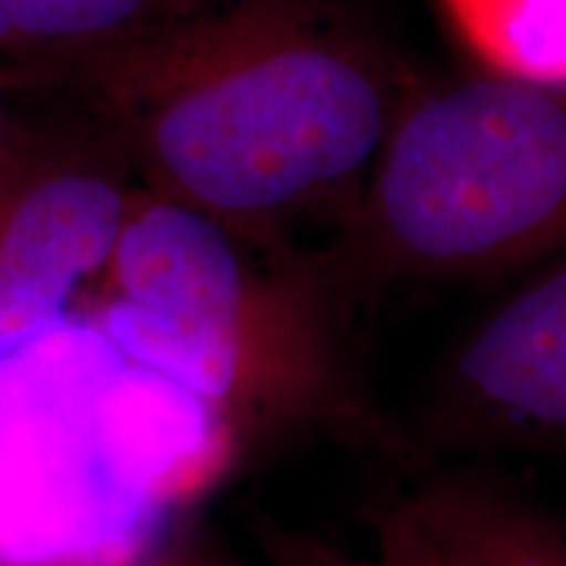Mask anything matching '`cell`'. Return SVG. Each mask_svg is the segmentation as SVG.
I'll return each mask as SVG.
<instances>
[{
    "instance_id": "6da1fadb",
    "label": "cell",
    "mask_w": 566,
    "mask_h": 566,
    "mask_svg": "<svg viewBox=\"0 0 566 566\" xmlns=\"http://www.w3.org/2000/svg\"><path fill=\"white\" fill-rule=\"evenodd\" d=\"M66 82L139 189L293 255L340 230L419 85L318 0H205Z\"/></svg>"
},
{
    "instance_id": "7a4b0ae2",
    "label": "cell",
    "mask_w": 566,
    "mask_h": 566,
    "mask_svg": "<svg viewBox=\"0 0 566 566\" xmlns=\"http://www.w3.org/2000/svg\"><path fill=\"white\" fill-rule=\"evenodd\" d=\"M315 264L136 186L88 296L104 337L230 428L356 419Z\"/></svg>"
},
{
    "instance_id": "3957f363",
    "label": "cell",
    "mask_w": 566,
    "mask_h": 566,
    "mask_svg": "<svg viewBox=\"0 0 566 566\" xmlns=\"http://www.w3.org/2000/svg\"><path fill=\"white\" fill-rule=\"evenodd\" d=\"M566 252V92L497 76L416 85L349 218L312 259L349 293L482 277Z\"/></svg>"
},
{
    "instance_id": "277c9868",
    "label": "cell",
    "mask_w": 566,
    "mask_h": 566,
    "mask_svg": "<svg viewBox=\"0 0 566 566\" xmlns=\"http://www.w3.org/2000/svg\"><path fill=\"white\" fill-rule=\"evenodd\" d=\"M136 182L104 145L25 139L0 167V365L92 296Z\"/></svg>"
},
{
    "instance_id": "5b68a950",
    "label": "cell",
    "mask_w": 566,
    "mask_h": 566,
    "mask_svg": "<svg viewBox=\"0 0 566 566\" xmlns=\"http://www.w3.org/2000/svg\"><path fill=\"white\" fill-rule=\"evenodd\" d=\"M441 416L460 438H566V262L547 268L472 327L441 378Z\"/></svg>"
},
{
    "instance_id": "8992f818",
    "label": "cell",
    "mask_w": 566,
    "mask_h": 566,
    "mask_svg": "<svg viewBox=\"0 0 566 566\" xmlns=\"http://www.w3.org/2000/svg\"><path fill=\"white\" fill-rule=\"evenodd\" d=\"M387 513L424 566H566V528L485 479H431Z\"/></svg>"
},
{
    "instance_id": "52a82bcc",
    "label": "cell",
    "mask_w": 566,
    "mask_h": 566,
    "mask_svg": "<svg viewBox=\"0 0 566 566\" xmlns=\"http://www.w3.org/2000/svg\"><path fill=\"white\" fill-rule=\"evenodd\" d=\"M205 0H0V61L39 63L63 80Z\"/></svg>"
},
{
    "instance_id": "ba28073f",
    "label": "cell",
    "mask_w": 566,
    "mask_h": 566,
    "mask_svg": "<svg viewBox=\"0 0 566 566\" xmlns=\"http://www.w3.org/2000/svg\"><path fill=\"white\" fill-rule=\"evenodd\" d=\"M438 10L485 76L566 92V0H438Z\"/></svg>"
},
{
    "instance_id": "9c48e42d",
    "label": "cell",
    "mask_w": 566,
    "mask_h": 566,
    "mask_svg": "<svg viewBox=\"0 0 566 566\" xmlns=\"http://www.w3.org/2000/svg\"><path fill=\"white\" fill-rule=\"evenodd\" d=\"M262 545L271 566H424L416 545L390 513L378 523L375 557H349L337 547H327L283 526H262Z\"/></svg>"
},
{
    "instance_id": "30bf717a",
    "label": "cell",
    "mask_w": 566,
    "mask_h": 566,
    "mask_svg": "<svg viewBox=\"0 0 566 566\" xmlns=\"http://www.w3.org/2000/svg\"><path fill=\"white\" fill-rule=\"evenodd\" d=\"M17 142H20V133H17V126H13L10 114H7V104H3V73H0V167L10 161Z\"/></svg>"
}]
</instances>
